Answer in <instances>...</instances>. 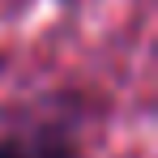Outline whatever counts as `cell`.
Here are the masks:
<instances>
[{
    "mask_svg": "<svg viewBox=\"0 0 158 158\" xmlns=\"http://www.w3.org/2000/svg\"><path fill=\"white\" fill-rule=\"evenodd\" d=\"M0 158H13V154H4V150H0Z\"/></svg>",
    "mask_w": 158,
    "mask_h": 158,
    "instance_id": "cell-1",
    "label": "cell"
}]
</instances>
